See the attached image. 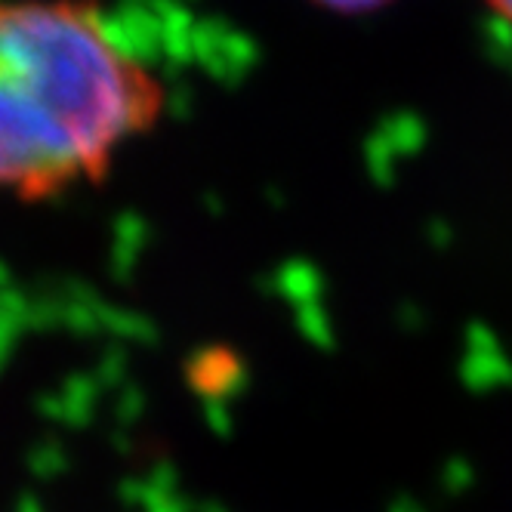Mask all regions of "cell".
Wrapping results in <instances>:
<instances>
[{"instance_id": "obj_1", "label": "cell", "mask_w": 512, "mask_h": 512, "mask_svg": "<svg viewBox=\"0 0 512 512\" xmlns=\"http://www.w3.org/2000/svg\"><path fill=\"white\" fill-rule=\"evenodd\" d=\"M164 112L158 71L93 0H0V195L102 182Z\"/></svg>"}, {"instance_id": "obj_3", "label": "cell", "mask_w": 512, "mask_h": 512, "mask_svg": "<svg viewBox=\"0 0 512 512\" xmlns=\"http://www.w3.org/2000/svg\"><path fill=\"white\" fill-rule=\"evenodd\" d=\"M482 4L491 16H497L503 25L512 28V0H482Z\"/></svg>"}, {"instance_id": "obj_2", "label": "cell", "mask_w": 512, "mask_h": 512, "mask_svg": "<svg viewBox=\"0 0 512 512\" xmlns=\"http://www.w3.org/2000/svg\"><path fill=\"white\" fill-rule=\"evenodd\" d=\"M312 4L334 10V13H371L377 7H383L386 0H312Z\"/></svg>"}]
</instances>
